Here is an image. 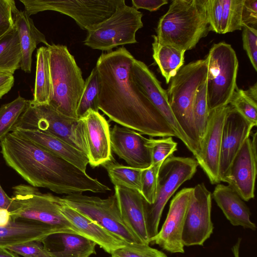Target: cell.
<instances>
[{"mask_svg":"<svg viewBox=\"0 0 257 257\" xmlns=\"http://www.w3.org/2000/svg\"><path fill=\"white\" fill-rule=\"evenodd\" d=\"M135 58L124 47L102 53L96 67L100 88L98 107L109 119L152 137H176L164 117L132 79Z\"/></svg>","mask_w":257,"mask_h":257,"instance_id":"6da1fadb","label":"cell"},{"mask_svg":"<svg viewBox=\"0 0 257 257\" xmlns=\"http://www.w3.org/2000/svg\"><path fill=\"white\" fill-rule=\"evenodd\" d=\"M0 146L6 163L32 186L66 195L111 190L86 172L14 132L0 141Z\"/></svg>","mask_w":257,"mask_h":257,"instance_id":"7a4b0ae2","label":"cell"},{"mask_svg":"<svg viewBox=\"0 0 257 257\" xmlns=\"http://www.w3.org/2000/svg\"><path fill=\"white\" fill-rule=\"evenodd\" d=\"M206 0H174L160 18L154 40L186 51L209 32Z\"/></svg>","mask_w":257,"mask_h":257,"instance_id":"3957f363","label":"cell"},{"mask_svg":"<svg viewBox=\"0 0 257 257\" xmlns=\"http://www.w3.org/2000/svg\"><path fill=\"white\" fill-rule=\"evenodd\" d=\"M207 60H198L182 67L171 78L166 90L168 102L178 123L190 141L197 162L200 159V142L193 115L196 91L207 79Z\"/></svg>","mask_w":257,"mask_h":257,"instance_id":"277c9868","label":"cell"},{"mask_svg":"<svg viewBox=\"0 0 257 257\" xmlns=\"http://www.w3.org/2000/svg\"><path fill=\"white\" fill-rule=\"evenodd\" d=\"M52 94L49 105L61 114L78 118L76 109L85 86L81 69L67 46L49 44Z\"/></svg>","mask_w":257,"mask_h":257,"instance_id":"5b68a950","label":"cell"},{"mask_svg":"<svg viewBox=\"0 0 257 257\" xmlns=\"http://www.w3.org/2000/svg\"><path fill=\"white\" fill-rule=\"evenodd\" d=\"M13 190L12 203L9 211L12 220L39 222L82 235L61 213L60 197L42 193L30 185L20 184Z\"/></svg>","mask_w":257,"mask_h":257,"instance_id":"8992f818","label":"cell"},{"mask_svg":"<svg viewBox=\"0 0 257 257\" xmlns=\"http://www.w3.org/2000/svg\"><path fill=\"white\" fill-rule=\"evenodd\" d=\"M15 127L38 130L49 134L69 144L88 158L83 119L65 116L49 104L36 105L28 100Z\"/></svg>","mask_w":257,"mask_h":257,"instance_id":"52a82bcc","label":"cell"},{"mask_svg":"<svg viewBox=\"0 0 257 257\" xmlns=\"http://www.w3.org/2000/svg\"><path fill=\"white\" fill-rule=\"evenodd\" d=\"M198 166L195 159L174 155L163 162L159 172L155 200L152 204L145 199L144 202L146 226L150 240L159 231L160 221L167 202L182 184L193 177Z\"/></svg>","mask_w":257,"mask_h":257,"instance_id":"ba28073f","label":"cell"},{"mask_svg":"<svg viewBox=\"0 0 257 257\" xmlns=\"http://www.w3.org/2000/svg\"><path fill=\"white\" fill-rule=\"evenodd\" d=\"M206 58L207 101L210 112L229 104L237 87L238 61L231 46L223 42L213 44Z\"/></svg>","mask_w":257,"mask_h":257,"instance_id":"9c48e42d","label":"cell"},{"mask_svg":"<svg viewBox=\"0 0 257 257\" xmlns=\"http://www.w3.org/2000/svg\"><path fill=\"white\" fill-rule=\"evenodd\" d=\"M143 14L123 3L108 19L87 31L84 44L110 52L118 46L137 43L136 32L143 27Z\"/></svg>","mask_w":257,"mask_h":257,"instance_id":"30bf717a","label":"cell"},{"mask_svg":"<svg viewBox=\"0 0 257 257\" xmlns=\"http://www.w3.org/2000/svg\"><path fill=\"white\" fill-rule=\"evenodd\" d=\"M29 16L54 11L73 19L79 27L88 31L109 18L124 0H20Z\"/></svg>","mask_w":257,"mask_h":257,"instance_id":"8fae6325","label":"cell"},{"mask_svg":"<svg viewBox=\"0 0 257 257\" xmlns=\"http://www.w3.org/2000/svg\"><path fill=\"white\" fill-rule=\"evenodd\" d=\"M60 199L126 243H143L123 220L115 193L105 199L79 193L65 195Z\"/></svg>","mask_w":257,"mask_h":257,"instance_id":"7c38bea8","label":"cell"},{"mask_svg":"<svg viewBox=\"0 0 257 257\" xmlns=\"http://www.w3.org/2000/svg\"><path fill=\"white\" fill-rule=\"evenodd\" d=\"M212 194L203 183L193 187L182 233L184 246L203 245L213 232L211 220Z\"/></svg>","mask_w":257,"mask_h":257,"instance_id":"4fadbf2b","label":"cell"},{"mask_svg":"<svg viewBox=\"0 0 257 257\" xmlns=\"http://www.w3.org/2000/svg\"><path fill=\"white\" fill-rule=\"evenodd\" d=\"M256 132L244 142L221 180L226 182L245 201L254 197L256 175Z\"/></svg>","mask_w":257,"mask_h":257,"instance_id":"5bb4252c","label":"cell"},{"mask_svg":"<svg viewBox=\"0 0 257 257\" xmlns=\"http://www.w3.org/2000/svg\"><path fill=\"white\" fill-rule=\"evenodd\" d=\"M130 74L133 81L164 117L174 131L176 137L195 156L190 141L178 123L172 111L167 91L162 88L154 73L143 62L135 59L131 68Z\"/></svg>","mask_w":257,"mask_h":257,"instance_id":"9a60e30c","label":"cell"},{"mask_svg":"<svg viewBox=\"0 0 257 257\" xmlns=\"http://www.w3.org/2000/svg\"><path fill=\"white\" fill-rule=\"evenodd\" d=\"M192 192L193 187L184 188L174 196L162 228L157 235L150 239V243L156 244L171 253L184 252L182 233L186 213Z\"/></svg>","mask_w":257,"mask_h":257,"instance_id":"2e32d148","label":"cell"},{"mask_svg":"<svg viewBox=\"0 0 257 257\" xmlns=\"http://www.w3.org/2000/svg\"><path fill=\"white\" fill-rule=\"evenodd\" d=\"M229 105L209 112L207 127L200 144L199 166L211 184L219 183L221 137L225 117Z\"/></svg>","mask_w":257,"mask_h":257,"instance_id":"e0dca14e","label":"cell"},{"mask_svg":"<svg viewBox=\"0 0 257 257\" xmlns=\"http://www.w3.org/2000/svg\"><path fill=\"white\" fill-rule=\"evenodd\" d=\"M111 149L130 167L144 169L152 165L149 139L141 134L115 124L110 131Z\"/></svg>","mask_w":257,"mask_h":257,"instance_id":"ac0fdd59","label":"cell"},{"mask_svg":"<svg viewBox=\"0 0 257 257\" xmlns=\"http://www.w3.org/2000/svg\"><path fill=\"white\" fill-rule=\"evenodd\" d=\"M253 127L242 115L229 105L222 133L219 162L220 182L243 143L250 136Z\"/></svg>","mask_w":257,"mask_h":257,"instance_id":"d6986e66","label":"cell"},{"mask_svg":"<svg viewBox=\"0 0 257 257\" xmlns=\"http://www.w3.org/2000/svg\"><path fill=\"white\" fill-rule=\"evenodd\" d=\"M81 118L84 125L89 164L93 168L102 165L113 158L109 123L99 112L92 110Z\"/></svg>","mask_w":257,"mask_h":257,"instance_id":"ffe728a7","label":"cell"},{"mask_svg":"<svg viewBox=\"0 0 257 257\" xmlns=\"http://www.w3.org/2000/svg\"><path fill=\"white\" fill-rule=\"evenodd\" d=\"M121 215L133 232L143 244H149L144 213V199L136 190L114 186Z\"/></svg>","mask_w":257,"mask_h":257,"instance_id":"44dd1931","label":"cell"},{"mask_svg":"<svg viewBox=\"0 0 257 257\" xmlns=\"http://www.w3.org/2000/svg\"><path fill=\"white\" fill-rule=\"evenodd\" d=\"M69 232L59 227L39 222L11 219L6 225L0 226V248H5L32 240L41 241L57 232Z\"/></svg>","mask_w":257,"mask_h":257,"instance_id":"7402d4cb","label":"cell"},{"mask_svg":"<svg viewBox=\"0 0 257 257\" xmlns=\"http://www.w3.org/2000/svg\"><path fill=\"white\" fill-rule=\"evenodd\" d=\"M60 211L83 236L94 241L108 253L111 254L113 251L127 243L96 222L62 202Z\"/></svg>","mask_w":257,"mask_h":257,"instance_id":"603a6c76","label":"cell"},{"mask_svg":"<svg viewBox=\"0 0 257 257\" xmlns=\"http://www.w3.org/2000/svg\"><path fill=\"white\" fill-rule=\"evenodd\" d=\"M12 132L16 133L86 172L89 164L88 157L67 142L38 130L15 127Z\"/></svg>","mask_w":257,"mask_h":257,"instance_id":"cb8c5ba5","label":"cell"},{"mask_svg":"<svg viewBox=\"0 0 257 257\" xmlns=\"http://www.w3.org/2000/svg\"><path fill=\"white\" fill-rule=\"evenodd\" d=\"M41 241L52 257H89L96 253V243L76 233H54Z\"/></svg>","mask_w":257,"mask_h":257,"instance_id":"d4e9b609","label":"cell"},{"mask_svg":"<svg viewBox=\"0 0 257 257\" xmlns=\"http://www.w3.org/2000/svg\"><path fill=\"white\" fill-rule=\"evenodd\" d=\"M213 198L229 222L233 226L255 230L256 225L250 219L251 212L244 201L228 185L218 183Z\"/></svg>","mask_w":257,"mask_h":257,"instance_id":"484cf974","label":"cell"},{"mask_svg":"<svg viewBox=\"0 0 257 257\" xmlns=\"http://www.w3.org/2000/svg\"><path fill=\"white\" fill-rule=\"evenodd\" d=\"M14 26L19 38L22 51L20 68L25 72H31L32 54L39 43L49 46L45 35L35 26L33 20L25 11L17 7L13 11Z\"/></svg>","mask_w":257,"mask_h":257,"instance_id":"4316f807","label":"cell"},{"mask_svg":"<svg viewBox=\"0 0 257 257\" xmlns=\"http://www.w3.org/2000/svg\"><path fill=\"white\" fill-rule=\"evenodd\" d=\"M34 97L31 102L36 105L49 104L52 94L50 70L49 52L47 46L37 49Z\"/></svg>","mask_w":257,"mask_h":257,"instance_id":"83f0119b","label":"cell"},{"mask_svg":"<svg viewBox=\"0 0 257 257\" xmlns=\"http://www.w3.org/2000/svg\"><path fill=\"white\" fill-rule=\"evenodd\" d=\"M153 57L167 84L174 77L184 63L185 51L169 45H162L154 40Z\"/></svg>","mask_w":257,"mask_h":257,"instance_id":"f1b7e54d","label":"cell"},{"mask_svg":"<svg viewBox=\"0 0 257 257\" xmlns=\"http://www.w3.org/2000/svg\"><path fill=\"white\" fill-rule=\"evenodd\" d=\"M22 51L15 27L0 38V71L12 74L20 67Z\"/></svg>","mask_w":257,"mask_h":257,"instance_id":"f546056e","label":"cell"},{"mask_svg":"<svg viewBox=\"0 0 257 257\" xmlns=\"http://www.w3.org/2000/svg\"><path fill=\"white\" fill-rule=\"evenodd\" d=\"M101 166L107 171L114 186H122L140 193L143 169L120 164L114 158Z\"/></svg>","mask_w":257,"mask_h":257,"instance_id":"4dcf8cb0","label":"cell"},{"mask_svg":"<svg viewBox=\"0 0 257 257\" xmlns=\"http://www.w3.org/2000/svg\"><path fill=\"white\" fill-rule=\"evenodd\" d=\"M100 88L99 75L95 66L85 81L84 88L76 109L78 118L84 117L89 110L99 112L98 103Z\"/></svg>","mask_w":257,"mask_h":257,"instance_id":"1f68e13d","label":"cell"},{"mask_svg":"<svg viewBox=\"0 0 257 257\" xmlns=\"http://www.w3.org/2000/svg\"><path fill=\"white\" fill-rule=\"evenodd\" d=\"M244 26L243 0H222L220 34L240 30Z\"/></svg>","mask_w":257,"mask_h":257,"instance_id":"d6a6232c","label":"cell"},{"mask_svg":"<svg viewBox=\"0 0 257 257\" xmlns=\"http://www.w3.org/2000/svg\"><path fill=\"white\" fill-rule=\"evenodd\" d=\"M28 100L19 96L0 107V141L12 130L26 109Z\"/></svg>","mask_w":257,"mask_h":257,"instance_id":"836d02e7","label":"cell"},{"mask_svg":"<svg viewBox=\"0 0 257 257\" xmlns=\"http://www.w3.org/2000/svg\"><path fill=\"white\" fill-rule=\"evenodd\" d=\"M206 87V80L198 87L193 104V119L200 144L205 133L209 113L207 106Z\"/></svg>","mask_w":257,"mask_h":257,"instance_id":"e575fe53","label":"cell"},{"mask_svg":"<svg viewBox=\"0 0 257 257\" xmlns=\"http://www.w3.org/2000/svg\"><path fill=\"white\" fill-rule=\"evenodd\" d=\"M229 105L235 108L253 126L257 124V102L249 98L244 90L237 87L234 90Z\"/></svg>","mask_w":257,"mask_h":257,"instance_id":"d590c367","label":"cell"},{"mask_svg":"<svg viewBox=\"0 0 257 257\" xmlns=\"http://www.w3.org/2000/svg\"><path fill=\"white\" fill-rule=\"evenodd\" d=\"M162 163L153 164L142 171L140 193L150 204H153L155 200L159 172Z\"/></svg>","mask_w":257,"mask_h":257,"instance_id":"8d00e7d4","label":"cell"},{"mask_svg":"<svg viewBox=\"0 0 257 257\" xmlns=\"http://www.w3.org/2000/svg\"><path fill=\"white\" fill-rule=\"evenodd\" d=\"M148 145L150 149L152 164L163 162L168 157L173 155L177 151L178 144L172 137H163L159 139H149Z\"/></svg>","mask_w":257,"mask_h":257,"instance_id":"74e56055","label":"cell"},{"mask_svg":"<svg viewBox=\"0 0 257 257\" xmlns=\"http://www.w3.org/2000/svg\"><path fill=\"white\" fill-rule=\"evenodd\" d=\"M111 255L118 257H168L163 252L143 243H126L113 251Z\"/></svg>","mask_w":257,"mask_h":257,"instance_id":"f35d334b","label":"cell"},{"mask_svg":"<svg viewBox=\"0 0 257 257\" xmlns=\"http://www.w3.org/2000/svg\"><path fill=\"white\" fill-rule=\"evenodd\" d=\"M6 248L24 257H52L40 240H32Z\"/></svg>","mask_w":257,"mask_h":257,"instance_id":"ab89813d","label":"cell"},{"mask_svg":"<svg viewBox=\"0 0 257 257\" xmlns=\"http://www.w3.org/2000/svg\"><path fill=\"white\" fill-rule=\"evenodd\" d=\"M243 47L246 51L253 68L257 71V31L249 26L243 27Z\"/></svg>","mask_w":257,"mask_h":257,"instance_id":"60d3db41","label":"cell"},{"mask_svg":"<svg viewBox=\"0 0 257 257\" xmlns=\"http://www.w3.org/2000/svg\"><path fill=\"white\" fill-rule=\"evenodd\" d=\"M205 9L209 31L220 34L222 0H206Z\"/></svg>","mask_w":257,"mask_h":257,"instance_id":"b9f144b4","label":"cell"},{"mask_svg":"<svg viewBox=\"0 0 257 257\" xmlns=\"http://www.w3.org/2000/svg\"><path fill=\"white\" fill-rule=\"evenodd\" d=\"M16 7L13 0H0V38L14 28L13 11Z\"/></svg>","mask_w":257,"mask_h":257,"instance_id":"7bdbcfd3","label":"cell"},{"mask_svg":"<svg viewBox=\"0 0 257 257\" xmlns=\"http://www.w3.org/2000/svg\"><path fill=\"white\" fill-rule=\"evenodd\" d=\"M243 14L244 26L255 28L257 24V0H243Z\"/></svg>","mask_w":257,"mask_h":257,"instance_id":"ee69618b","label":"cell"},{"mask_svg":"<svg viewBox=\"0 0 257 257\" xmlns=\"http://www.w3.org/2000/svg\"><path fill=\"white\" fill-rule=\"evenodd\" d=\"M167 0H132V3L134 8L145 9L150 12L156 11L162 6L168 4Z\"/></svg>","mask_w":257,"mask_h":257,"instance_id":"f6af8a7d","label":"cell"},{"mask_svg":"<svg viewBox=\"0 0 257 257\" xmlns=\"http://www.w3.org/2000/svg\"><path fill=\"white\" fill-rule=\"evenodd\" d=\"M14 84L13 74L0 71V99L10 91Z\"/></svg>","mask_w":257,"mask_h":257,"instance_id":"bcb514c9","label":"cell"},{"mask_svg":"<svg viewBox=\"0 0 257 257\" xmlns=\"http://www.w3.org/2000/svg\"><path fill=\"white\" fill-rule=\"evenodd\" d=\"M12 203V198L6 193L0 183V209H5L9 211Z\"/></svg>","mask_w":257,"mask_h":257,"instance_id":"7dc6e473","label":"cell"},{"mask_svg":"<svg viewBox=\"0 0 257 257\" xmlns=\"http://www.w3.org/2000/svg\"><path fill=\"white\" fill-rule=\"evenodd\" d=\"M11 220V217L8 210L0 209V226L7 225Z\"/></svg>","mask_w":257,"mask_h":257,"instance_id":"c3c4849f","label":"cell"},{"mask_svg":"<svg viewBox=\"0 0 257 257\" xmlns=\"http://www.w3.org/2000/svg\"><path fill=\"white\" fill-rule=\"evenodd\" d=\"M245 93L251 99L257 102V83L250 86L248 89L244 90Z\"/></svg>","mask_w":257,"mask_h":257,"instance_id":"681fc988","label":"cell"},{"mask_svg":"<svg viewBox=\"0 0 257 257\" xmlns=\"http://www.w3.org/2000/svg\"><path fill=\"white\" fill-rule=\"evenodd\" d=\"M241 242V238H238L235 243L233 245L231 250L233 257H240V247Z\"/></svg>","mask_w":257,"mask_h":257,"instance_id":"f907efd6","label":"cell"},{"mask_svg":"<svg viewBox=\"0 0 257 257\" xmlns=\"http://www.w3.org/2000/svg\"><path fill=\"white\" fill-rule=\"evenodd\" d=\"M0 257H20L18 254L5 248H0Z\"/></svg>","mask_w":257,"mask_h":257,"instance_id":"816d5d0a","label":"cell"},{"mask_svg":"<svg viewBox=\"0 0 257 257\" xmlns=\"http://www.w3.org/2000/svg\"><path fill=\"white\" fill-rule=\"evenodd\" d=\"M111 257H118V256H115V255H111Z\"/></svg>","mask_w":257,"mask_h":257,"instance_id":"f5cc1de1","label":"cell"}]
</instances>
